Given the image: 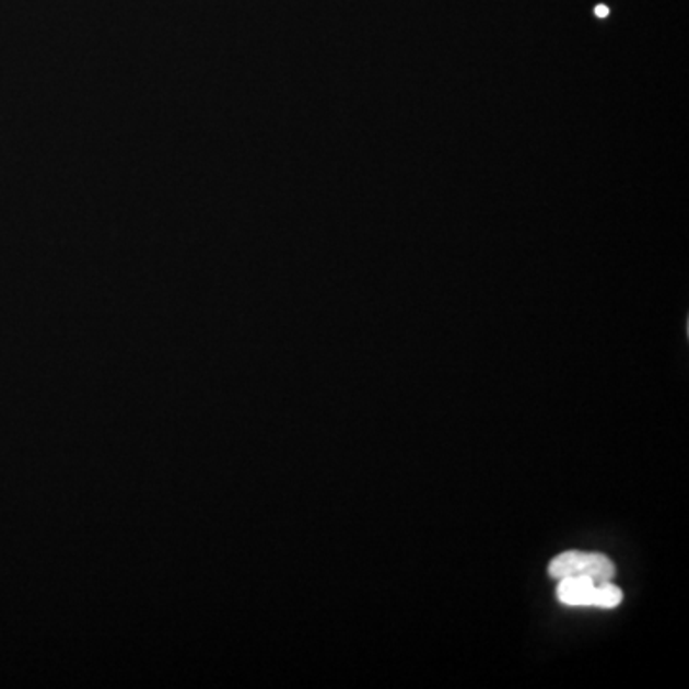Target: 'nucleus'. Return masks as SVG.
Returning <instances> with one entry per match:
<instances>
[{
    "mask_svg": "<svg viewBox=\"0 0 689 689\" xmlns=\"http://www.w3.org/2000/svg\"><path fill=\"white\" fill-rule=\"evenodd\" d=\"M596 14L599 15V17H607V14H609V8H607V7H597L596 8Z\"/></svg>",
    "mask_w": 689,
    "mask_h": 689,
    "instance_id": "obj_4",
    "label": "nucleus"
},
{
    "mask_svg": "<svg viewBox=\"0 0 689 689\" xmlns=\"http://www.w3.org/2000/svg\"><path fill=\"white\" fill-rule=\"evenodd\" d=\"M594 592H596V582L588 576H565V579H559L556 596L567 607H592Z\"/></svg>",
    "mask_w": 689,
    "mask_h": 689,
    "instance_id": "obj_2",
    "label": "nucleus"
},
{
    "mask_svg": "<svg viewBox=\"0 0 689 689\" xmlns=\"http://www.w3.org/2000/svg\"><path fill=\"white\" fill-rule=\"evenodd\" d=\"M622 599H624V594H622V589L619 586H615L611 581L599 582V586H596V592H594V604H592V607L615 609V607H619L622 604Z\"/></svg>",
    "mask_w": 689,
    "mask_h": 689,
    "instance_id": "obj_3",
    "label": "nucleus"
},
{
    "mask_svg": "<svg viewBox=\"0 0 689 689\" xmlns=\"http://www.w3.org/2000/svg\"><path fill=\"white\" fill-rule=\"evenodd\" d=\"M548 573L551 579H565V576H588L592 581L609 582L615 579L617 569L611 559L604 553H589V551H565L558 558L551 559Z\"/></svg>",
    "mask_w": 689,
    "mask_h": 689,
    "instance_id": "obj_1",
    "label": "nucleus"
}]
</instances>
